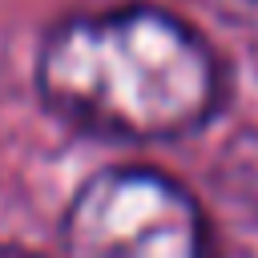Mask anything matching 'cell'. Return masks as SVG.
<instances>
[{
    "label": "cell",
    "mask_w": 258,
    "mask_h": 258,
    "mask_svg": "<svg viewBox=\"0 0 258 258\" xmlns=\"http://www.w3.org/2000/svg\"><path fill=\"white\" fill-rule=\"evenodd\" d=\"M40 101L69 125L117 141L198 133L226 93L210 40L153 4L60 20L36 56Z\"/></svg>",
    "instance_id": "6da1fadb"
},
{
    "label": "cell",
    "mask_w": 258,
    "mask_h": 258,
    "mask_svg": "<svg viewBox=\"0 0 258 258\" xmlns=\"http://www.w3.org/2000/svg\"><path fill=\"white\" fill-rule=\"evenodd\" d=\"M64 258H210L198 198L161 169L109 165L89 173L60 214Z\"/></svg>",
    "instance_id": "7a4b0ae2"
},
{
    "label": "cell",
    "mask_w": 258,
    "mask_h": 258,
    "mask_svg": "<svg viewBox=\"0 0 258 258\" xmlns=\"http://www.w3.org/2000/svg\"><path fill=\"white\" fill-rule=\"evenodd\" d=\"M0 258H44V254H32L24 246H0Z\"/></svg>",
    "instance_id": "3957f363"
},
{
    "label": "cell",
    "mask_w": 258,
    "mask_h": 258,
    "mask_svg": "<svg viewBox=\"0 0 258 258\" xmlns=\"http://www.w3.org/2000/svg\"><path fill=\"white\" fill-rule=\"evenodd\" d=\"M230 8H242V12H258V0H222Z\"/></svg>",
    "instance_id": "277c9868"
}]
</instances>
